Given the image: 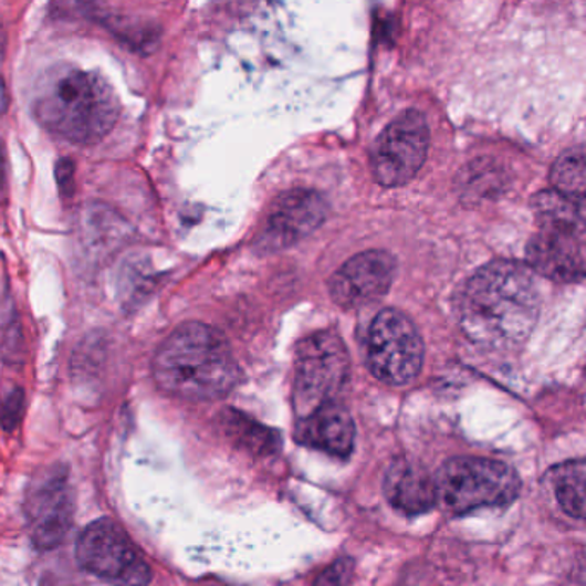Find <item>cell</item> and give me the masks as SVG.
Listing matches in <instances>:
<instances>
[{
  "label": "cell",
  "instance_id": "1",
  "mask_svg": "<svg viewBox=\"0 0 586 586\" xmlns=\"http://www.w3.org/2000/svg\"><path fill=\"white\" fill-rule=\"evenodd\" d=\"M456 315L477 346L510 349L525 343L541 315L535 274L510 260L486 263L459 290Z\"/></svg>",
  "mask_w": 586,
  "mask_h": 586
},
{
  "label": "cell",
  "instance_id": "2",
  "mask_svg": "<svg viewBox=\"0 0 586 586\" xmlns=\"http://www.w3.org/2000/svg\"><path fill=\"white\" fill-rule=\"evenodd\" d=\"M31 111L42 128L71 144H98L121 116L116 90L97 71L55 64L31 92Z\"/></svg>",
  "mask_w": 586,
  "mask_h": 586
},
{
  "label": "cell",
  "instance_id": "3",
  "mask_svg": "<svg viewBox=\"0 0 586 586\" xmlns=\"http://www.w3.org/2000/svg\"><path fill=\"white\" fill-rule=\"evenodd\" d=\"M158 389L185 401H217L238 386L241 372L228 339L201 322L170 332L151 359Z\"/></svg>",
  "mask_w": 586,
  "mask_h": 586
},
{
  "label": "cell",
  "instance_id": "4",
  "mask_svg": "<svg viewBox=\"0 0 586 586\" xmlns=\"http://www.w3.org/2000/svg\"><path fill=\"white\" fill-rule=\"evenodd\" d=\"M437 502L452 514L511 504L521 490L510 464L485 458H452L437 471Z\"/></svg>",
  "mask_w": 586,
  "mask_h": 586
},
{
  "label": "cell",
  "instance_id": "5",
  "mask_svg": "<svg viewBox=\"0 0 586 586\" xmlns=\"http://www.w3.org/2000/svg\"><path fill=\"white\" fill-rule=\"evenodd\" d=\"M352 363L336 332L321 331L297 344L294 359V405L300 418L336 399L349 378Z\"/></svg>",
  "mask_w": 586,
  "mask_h": 586
},
{
  "label": "cell",
  "instance_id": "6",
  "mask_svg": "<svg viewBox=\"0 0 586 586\" xmlns=\"http://www.w3.org/2000/svg\"><path fill=\"white\" fill-rule=\"evenodd\" d=\"M365 356L368 368L380 383L408 386L423 367V339L406 313L386 308L377 313L368 327Z\"/></svg>",
  "mask_w": 586,
  "mask_h": 586
},
{
  "label": "cell",
  "instance_id": "7",
  "mask_svg": "<svg viewBox=\"0 0 586 586\" xmlns=\"http://www.w3.org/2000/svg\"><path fill=\"white\" fill-rule=\"evenodd\" d=\"M76 559L92 575L114 586H147L151 567L116 521H93L76 542Z\"/></svg>",
  "mask_w": 586,
  "mask_h": 586
},
{
  "label": "cell",
  "instance_id": "8",
  "mask_svg": "<svg viewBox=\"0 0 586 586\" xmlns=\"http://www.w3.org/2000/svg\"><path fill=\"white\" fill-rule=\"evenodd\" d=\"M430 145L429 123L409 108L399 114L378 136L372 150V170L378 185L398 188L420 172Z\"/></svg>",
  "mask_w": 586,
  "mask_h": 586
},
{
  "label": "cell",
  "instance_id": "9",
  "mask_svg": "<svg viewBox=\"0 0 586 586\" xmlns=\"http://www.w3.org/2000/svg\"><path fill=\"white\" fill-rule=\"evenodd\" d=\"M73 490L67 468L52 464L31 479L24 498V514L31 542L40 551L62 544L73 523Z\"/></svg>",
  "mask_w": 586,
  "mask_h": 586
},
{
  "label": "cell",
  "instance_id": "10",
  "mask_svg": "<svg viewBox=\"0 0 586 586\" xmlns=\"http://www.w3.org/2000/svg\"><path fill=\"white\" fill-rule=\"evenodd\" d=\"M583 219L541 220L526 248L529 269L561 284H575L585 275Z\"/></svg>",
  "mask_w": 586,
  "mask_h": 586
},
{
  "label": "cell",
  "instance_id": "11",
  "mask_svg": "<svg viewBox=\"0 0 586 586\" xmlns=\"http://www.w3.org/2000/svg\"><path fill=\"white\" fill-rule=\"evenodd\" d=\"M327 210L325 198L313 189H293L281 195L263 220L257 247L263 253L294 247L324 224Z\"/></svg>",
  "mask_w": 586,
  "mask_h": 586
},
{
  "label": "cell",
  "instance_id": "12",
  "mask_svg": "<svg viewBox=\"0 0 586 586\" xmlns=\"http://www.w3.org/2000/svg\"><path fill=\"white\" fill-rule=\"evenodd\" d=\"M396 260L380 250L363 251L347 260L328 281L332 301L344 310L363 308L383 300L393 286Z\"/></svg>",
  "mask_w": 586,
  "mask_h": 586
},
{
  "label": "cell",
  "instance_id": "13",
  "mask_svg": "<svg viewBox=\"0 0 586 586\" xmlns=\"http://www.w3.org/2000/svg\"><path fill=\"white\" fill-rule=\"evenodd\" d=\"M296 442L327 452L336 458H349L355 449L356 427L352 415L339 402L331 401L300 418Z\"/></svg>",
  "mask_w": 586,
  "mask_h": 586
},
{
  "label": "cell",
  "instance_id": "14",
  "mask_svg": "<svg viewBox=\"0 0 586 586\" xmlns=\"http://www.w3.org/2000/svg\"><path fill=\"white\" fill-rule=\"evenodd\" d=\"M384 494L394 510L406 516H418L436 507V482L427 468L414 459L399 458L384 474Z\"/></svg>",
  "mask_w": 586,
  "mask_h": 586
},
{
  "label": "cell",
  "instance_id": "15",
  "mask_svg": "<svg viewBox=\"0 0 586 586\" xmlns=\"http://www.w3.org/2000/svg\"><path fill=\"white\" fill-rule=\"evenodd\" d=\"M220 427L238 448L250 454L274 456L281 451V436L278 432L251 420L240 411L228 409L220 415Z\"/></svg>",
  "mask_w": 586,
  "mask_h": 586
},
{
  "label": "cell",
  "instance_id": "16",
  "mask_svg": "<svg viewBox=\"0 0 586 586\" xmlns=\"http://www.w3.org/2000/svg\"><path fill=\"white\" fill-rule=\"evenodd\" d=\"M585 459H572L551 471L552 486L561 510L576 520L585 516Z\"/></svg>",
  "mask_w": 586,
  "mask_h": 586
},
{
  "label": "cell",
  "instance_id": "17",
  "mask_svg": "<svg viewBox=\"0 0 586 586\" xmlns=\"http://www.w3.org/2000/svg\"><path fill=\"white\" fill-rule=\"evenodd\" d=\"M554 191L583 205L585 200V151L583 148H573L564 151L551 172Z\"/></svg>",
  "mask_w": 586,
  "mask_h": 586
},
{
  "label": "cell",
  "instance_id": "18",
  "mask_svg": "<svg viewBox=\"0 0 586 586\" xmlns=\"http://www.w3.org/2000/svg\"><path fill=\"white\" fill-rule=\"evenodd\" d=\"M355 561L352 557H339L316 576L312 586H347L353 578Z\"/></svg>",
  "mask_w": 586,
  "mask_h": 586
},
{
  "label": "cell",
  "instance_id": "19",
  "mask_svg": "<svg viewBox=\"0 0 586 586\" xmlns=\"http://www.w3.org/2000/svg\"><path fill=\"white\" fill-rule=\"evenodd\" d=\"M24 405H27V401H24L23 389H12L6 396L4 401H2V408H0V425L8 432H12L20 425L24 415Z\"/></svg>",
  "mask_w": 586,
  "mask_h": 586
},
{
  "label": "cell",
  "instance_id": "20",
  "mask_svg": "<svg viewBox=\"0 0 586 586\" xmlns=\"http://www.w3.org/2000/svg\"><path fill=\"white\" fill-rule=\"evenodd\" d=\"M73 163L61 160L57 166V185L62 195H73Z\"/></svg>",
  "mask_w": 586,
  "mask_h": 586
},
{
  "label": "cell",
  "instance_id": "21",
  "mask_svg": "<svg viewBox=\"0 0 586 586\" xmlns=\"http://www.w3.org/2000/svg\"><path fill=\"white\" fill-rule=\"evenodd\" d=\"M4 160H2V150H0V191L4 189Z\"/></svg>",
  "mask_w": 586,
  "mask_h": 586
}]
</instances>
